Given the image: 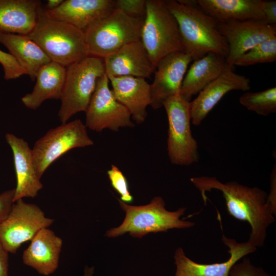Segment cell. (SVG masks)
<instances>
[{
    "label": "cell",
    "instance_id": "obj_1",
    "mask_svg": "<svg viewBox=\"0 0 276 276\" xmlns=\"http://www.w3.org/2000/svg\"><path fill=\"white\" fill-rule=\"evenodd\" d=\"M190 180L200 192L205 204L208 199L206 192L220 191L225 199L228 214L250 224L251 233L247 241L256 248L264 245L267 229L275 221L274 216L267 203L268 194L265 191L235 181L223 183L215 177H195Z\"/></svg>",
    "mask_w": 276,
    "mask_h": 276
},
{
    "label": "cell",
    "instance_id": "obj_2",
    "mask_svg": "<svg viewBox=\"0 0 276 276\" xmlns=\"http://www.w3.org/2000/svg\"><path fill=\"white\" fill-rule=\"evenodd\" d=\"M165 2L177 21L184 52L193 61L210 53L227 57L228 45L219 32L218 22L203 11L196 0Z\"/></svg>",
    "mask_w": 276,
    "mask_h": 276
},
{
    "label": "cell",
    "instance_id": "obj_3",
    "mask_svg": "<svg viewBox=\"0 0 276 276\" xmlns=\"http://www.w3.org/2000/svg\"><path fill=\"white\" fill-rule=\"evenodd\" d=\"M27 36L51 61L65 67L89 56L85 33L68 23L49 17L42 7L34 28Z\"/></svg>",
    "mask_w": 276,
    "mask_h": 276
},
{
    "label": "cell",
    "instance_id": "obj_4",
    "mask_svg": "<svg viewBox=\"0 0 276 276\" xmlns=\"http://www.w3.org/2000/svg\"><path fill=\"white\" fill-rule=\"evenodd\" d=\"M121 209L125 212V218L120 225L108 229L105 236L116 238L126 233L133 238H141L150 233L167 232L171 229H186L195 223L180 219L186 208L175 211L165 208V202L160 196L153 197L150 202L143 205H131L118 199Z\"/></svg>",
    "mask_w": 276,
    "mask_h": 276
},
{
    "label": "cell",
    "instance_id": "obj_5",
    "mask_svg": "<svg viewBox=\"0 0 276 276\" xmlns=\"http://www.w3.org/2000/svg\"><path fill=\"white\" fill-rule=\"evenodd\" d=\"M140 41L155 67L165 56L184 52L177 21L165 1L146 0Z\"/></svg>",
    "mask_w": 276,
    "mask_h": 276
},
{
    "label": "cell",
    "instance_id": "obj_6",
    "mask_svg": "<svg viewBox=\"0 0 276 276\" xmlns=\"http://www.w3.org/2000/svg\"><path fill=\"white\" fill-rule=\"evenodd\" d=\"M65 79L58 113L62 123L85 111L99 79L105 74L103 58L88 56L66 67Z\"/></svg>",
    "mask_w": 276,
    "mask_h": 276
},
{
    "label": "cell",
    "instance_id": "obj_7",
    "mask_svg": "<svg viewBox=\"0 0 276 276\" xmlns=\"http://www.w3.org/2000/svg\"><path fill=\"white\" fill-rule=\"evenodd\" d=\"M143 20L115 9L84 32L88 55L103 59L123 45L140 40Z\"/></svg>",
    "mask_w": 276,
    "mask_h": 276
},
{
    "label": "cell",
    "instance_id": "obj_8",
    "mask_svg": "<svg viewBox=\"0 0 276 276\" xmlns=\"http://www.w3.org/2000/svg\"><path fill=\"white\" fill-rule=\"evenodd\" d=\"M168 120L167 151L172 164L189 166L198 162V144L191 129L190 101L179 94L163 103Z\"/></svg>",
    "mask_w": 276,
    "mask_h": 276
},
{
    "label": "cell",
    "instance_id": "obj_9",
    "mask_svg": "<svg viewBox=\"0 0 276 276\" xmlns=\"http://www.w3.org/2000/svg\"><path fill=\"white\" fill-rule=\"evenodd\" d=\"M94 145L87 127L80 119L62 123L49 130L32 149L37 173L40 178L48 168L67 151Z\"/></svg>",
    "mask_w": 276,
    "mask_h": 276
},
{
    "label": "cell",
    "instance_id": "obj_10",
    "mask_svg": "<svg viewBox=\"0 0 276 276\" xmlns=\"http://www.w3.org/2000/svg\"><path fill=\"white\" fill-rule=\"evenodd\" d=\"M54 221L47 217L37 205L18 199L13 202L8 215L0 224V242L8 252L15 254L22 243L31 241Z\"/></svg>",
    "mask_w": 276,
    "mask_h": 276
},
{
    "label": "cell",
    "instance_id": "obj_11",
    "mask_svg": "<svg viewBox=\"0 0 276 276\" xmlns=\"http://www.w3.org/2000/svg\"><path fill=\"white\" fill-rule=\"evenodd\" d=\"M108 77L105 74L98 80L86 113L85 126L100 132L109 129L118 131L122 127H133L129 110L114 97L109 87Z\"/></svg>",
    "mask_w": 276,
    "mask_h": 276
},
{
    "label": "cell",
    "instance_id": "obj_12",
    "mask_svg": "<svg viewBox=\"0 0 276 276\" xmlns=\"http://www.w3.org/2000/svg\"><path fill=\"white\" fill-rule=\"evenodd\" d=\"M218 28L228 45L226 61L234 68L235 62L257 44L276 37V25L266 21L249 20L218 22Z\"/></svg>",
    "mask_w": 276,
    "mask_h": 276
},
{
    "label": "cell",
    "instance_id": "obj_13",
    "mask_svg": "<svg viewBox=\"0 0 276 276\" xmlns=\"http://www.w3.org/2000/svg\"><path fill=\"white\" fill-rule=\"evenodd\" d=\"M193 61L191 56L183 51L171 53L157 63L154 77L150 84L151 103L159 109L168 98L179 95L189 64Z\"/></svg>",
    "mask_w": 276,
    "mask_h": 276
},
{
    "label": "cell",
    "instance_id": "obj_14",
    "mask_svg": "<svg viewBox=\"0 0 276 276\" xmlns=\"http://www.w3.org/2000/svg\"><path fill=\"white\" fill-rule=\"evenodd\" d=\"M221 239L228 248L230 256L227 261L212 264L198 263L187 257L183 249L179 247L176 249L174 256L176 266L174 276H228L234 264L257 250L248 241L239 243L235 239L224 235Z\"/></svg>",
    "mask_w": 276,
    "mask_h": 276
},
{
    "label": "cell",
    "instance_id": "obj_15",
    "mask_svg": "<svg viewBox=\"0 0 276 276\" xmlns=\"http://www.w3.org/2000/svg\"><path fill=\"white\" fill-rule=\"evenodd\" d=\"M250 80L245 76L235 73L227 66L215 80L205 87L197 97L190 101L191 122L199 125L222 98L231 90L246 91L250 89Z\"/></svg>",
    "mask_w": 276,
    "mask_h": 276
},
{
    "label": "cell",
    "instance_id": "obj_16",
    "mask_svg": "<svg viewBox=\"0 0 276 276\" xmlns=\"http://www.w3.org/2000/svg\"><path fill=\"white\" fill-rule=\"evenodd\" d=\"M45 10L49 17L85 32L115 10V1L65 0L55 9Z\"/></svg>",
    "mask_w": 276,
    "mask_h": 276
},
{
    "label": "cell",
    "instance_id": "obj_17",
    "mask_svg": "<svg viewBox=\"0 0 276 276\" xmlns=\"http://www.w3.org/2000/svg\"><path fill=\"white\" fill-rule=\"evenodd\" d=\"M107 76L150 78L155 67L140 40L126 44L103 58Z\"/></svg>",
    "mask_w": 276,
    "mask_h": 276
},
{
    "label": "cell",
    "instance_id": "obj_18",
    "mask_svg": "<svg viewBox=\"0 0 276 276\" xmlns=\"http://www.w3.org/2000/svg\"><path fill=\"white\" fill-rule=\"evenodd\" d=\"M5 139L13 152L16 176L13 202L25 197H35L43 185L36 172L32 149L24 139L12 133H6Z\"/></svg>",
    "mask_w": 276,
    "mask_h": 276
},
{
    "label": "cell",
    "instance_id": "obj_19",
    "mask_svg": "<svg viewBox=\"0 0 276 276\" xmlns=\"http://www.w3.org/2000/svg\"><path fill=\"white\" fill-rule=\"evenodd\" d=\"M62 243V239L48 227L40 229L24 251L23 263L41 275L53 273L58 266Z\"/></svg>",
    "mask_w": 276,
    "mask_h": 276
},
{
    "label": "cell",
    "instance_id": "obj_20",
    "mask_svg": "<svg viewBox=\"0 0 276 276\" xmlns=\"http://www.w3.org/2000/svg\"><path fill=\"white\" fill-rule=\"evenodd\" d=\"M116 99L130 112L137 124L147 116L146 108L151 103L150 84L143 78L132 76H107Z\"/></svg>",
    "mask_w": 276,
    "mask_h": 276
},
{
    "label": "cell",
    "instance_id": "obj_21",
    "mask_svg": "<svg viewBox=\"0 0 276 276\" xmlns=\"http://www.w3.org/2000/svg\"><path fill=\"white\" fill-rule=\"evenodd\" d=\"M41 8L39 0H0V33L28 35Z\"/></svg>",
    "mask_w": 276,
    "mask_h": 276
},
{
    "label": "cell",
    "instance_id": "obj_22",
    "mask_svg": "<svg viewBox=\"0 0 276 276\" xmlns=\"http://www.w3.org/2000/svg\"><path fill=\"white\" fill-rule=\"evenodd\" d=\"M228 66L226 58L210 53L194 60L183 78L179 95L188 101L217 78Z\"/></svg>",
    "mask_w": 276,
    "mask_h": 276
},
{
    "label": "cell",
    "instance_id": "obj_23",
    "mask_svg": "<svg viewBox=\"0 0 276 276\" xmlns=\"http://www.w3.org/2000/svg\"><path fill=\"white\" fill-rule=\"evenodd\" d=\"M199 8L218 22L266 21L262 0H196Z\"/></svg>",
    "mask_w": 276,
    "mask_h": 276
},
{
    "label": "cell",
    "instance_id": "obj_24",
    "mask_svg": "<svg viewBox=\"0 0 276 276\" xmlns=\"http://www.w3.org/2000/svg\"><path fill=\"white\" fill-rule=\"evenodd\" d=\"M66 67L54 62L44 65L36 76V84L31 93L21 98L27 108L35 110L48 99H60L66 75Z\"/></svg>",
    "mask_w": 276,
    "mask_h": 276
},
{
    "label": "cell",
    "instance_id": "obj_25",
    "mask_svg": "<svg viewBox=\"0 0 276 276\" xmlns=\"http://www.w3.org/2000/svg\"><path fill=\"white\" fill-rule=\"evenodd\" d=\"M0 43L8 49L32 81L35 80L39 69L51 61L39 46L27 35L0 33Z\"/></svg>",
    "mask_w": 276,
    "mask_h": 276
},
{
    "label": "cell",
    "instance_id": "obj_26",
    "mask_svg": "<svg viewBox=\"0 0 276 276\" xmlns=\"http://www.w3.org/2000/svg\"><path fill=\"white\" fill-rule=\"evenodd\" d=\"M239 101L248 110L259 115L268 116L276 112V87L258 92H245Z\"/></svg>",
    "mask_w": 276,
    "mask_h": 276
},
{
    "label": "cell",
    "instance_id": "obj_27",
    "mask_svg": "<svg viewBox=\"0 0 276 276\" xmlns=\"http://www.w3.org/2000/svg\"><path fill=\"white\" fill-rule=\"evenodd\" d=\"M276 60V37L255 46L242 55L234 66H248L256 64L271 63Z\"/></svg>",
    "mask_w": 276,
    "mask_h": 276
},
{
    "label": "cell",
    "instance_id": "obj_28",
    "mask_svg": "<svg viewBox=\"0 0 276 276\" xmlns=\"http://www.w3.org/2000/svg\"><path fill=\"white\" fill-rule=\"evenodd\" d=\"M107 174L113 188L120 194V200L126 203L133 201L129 190L128 182L122 172L115 165H112Z\"/></svg>",
    "mask_w": 276,
    "mask_h": 276
},
{
    "label": "cell",
    "instance_id": "obj_29",
    "mask_svg": "<svg viewBox=\"0 0 276 276\" xmlns=\"http://www.w3.org/2000/svg\"><path fill=\"white\" fill-rule=\"evenodd\" d=\"M0 64L4 71V77L6 80L17 79L26 75L15 58L9 53L0 50Z\"/></svg>",
    "mask_w": 276,
    "mask_h": 276
},
{
    "label": "cell",
    "instance_id": "obj_30",
    "mask_svg": "<svg viewBox=\"0 0 276 276\" xmlns=\"http://www.w3.org/2000/svg\"><path fill=\"white\" fill-rule=\"evenodd\" d=\"M228 276H270L262 267L253 265L249 259L244 257L231 267Z\"/></svg>",
    "mask_w": 276,
    "mask_h": 276
},
{
    "label": "cell",
    "instance_id": "obj_31",
    "mask_svg": "<svg viewBox=\"0 0 276 276\" xmlns=\"http://www.w3.org/2000/svg\"><path fill=\"white\" fill-rule=\"evenodd\" d=\"M146 0H116L115 9L122 11L126 15L136 18H144Z\"/></svg>",
    "mask_w": 276,
    "mask_h": 276
},
{
    "label": "cell",
    "instance_id": "obj_32",
    "mask_svg": "<svg viewBox=\"0 0 276 276\" xmlns=\"http://www.w3.org/2000/svg\"><path fill=\"white\" fill-rule=\"evenodd\" d=\"M14 189L0 194V224L8 215L13 203Z\"/></svg>",
    "mask_w": 276,
    "mask_h": 276
},
{
    "label": "cell",
    "instance_id": "obj_33",
    "mask_svg": "<svg viewBox=\"0 0 276 276\" xmlns=\"http://www.w3.org/2000/svg\"><path fill=\"white\" fill-rule=\"evenodd\" d=\"M267 203L272 214L276 215V167L275 165L272 170L270 177L269 193L267 194Z\"/></svg>",
    "mask_w": 276,
    "mask_h": 276
},
{
    "label": "cell",
    "instance_id": "obj_34",
    "mask_svg": "<svg viewBox=\"0 0 276 276\" xmlns=\"http://www.w3.org/2000/svg\"><path fill=\"white\" fill-rule=\"evenodd\" d=\"M262 9L266 22L270 25H276V1H262Z\"/></svg>",
    "mask_w": 276,
    "mask_h": 276
},
{
    "label": "cell",
    "instance_id": "obj_35",
    "mask_svg": "<svg viewBox=\"0 0 276 276\" xmlns=\"http://www.w3.org/2000/svg\"><path fill=\"white\" fill-rule=\"evenodd\" d=\"M8 252L0 242V276H8Z\"/></svg>",
    "mask_w": 276,
    "mask_h": 276
},
{
    "label": "cell",
    "instance_id": "obj_36",
    "mask_svg": "<svg viewBox=\"0 0 276 276\" xmlns=\"http://www.w3.org/2000/svg\"><path fill=\"white\" fill-rule=\"evenodd\" d=\"M64 0H49L46 5L47 10H52L58 8Z\"/></svg>",
    "mask_w": 276,
    "mask_h": 276
},
{
    "label": "cell",
    "instance_id": "obj_37",
    "mask_svg": "<svg viewBox=\"0 0 276 276\" xmlns=\"http://www.w3.org/2000/svg\"><path fill=\"white\" fill-rule=\"evenodd\" d=\"M95 268L94 266L88 267L86 265L84 269V274L83 276H93Z\"/></svg>",
    "mask_w": 276,
    "mask_h": 276
}]
</instances>
